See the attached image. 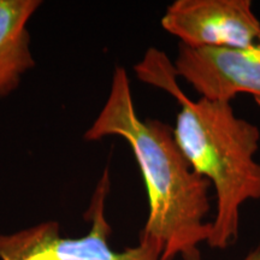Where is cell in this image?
Returning a JSON list of instances; mask_svg holds the SVG:
<instances>
[{"label": "cell", "mask_w": 260, "mask_h": 260, "mask_svg": "<svg viewBox=\"0 0 260 260\" xmlns=\"http://www.w3.org/2000/svg\"><path fill=\"white\" fill-rule=\"evenodd\" d=\"M39 0H0V98L9 95L35 65L28 22Z\"/></svg>", "instance_id": "8992f818"}, {"label": "cell", "mask_w": 260, "mask_h": 260, "mask_svg": "<svg viewBox=\"0 0 260 260\" xmlns=\"http://www.w3.org/2000/svg\"><path fill=\"white\" fill-rule=\"evenodd\" d=\"M161 27L191 48H246L260 38V21L251 0H176Z\"/></svg>", "instance_id": "277c9868"}, {"label": "cell", "mask_w": 260, "mask_h": 260, "mask_svg": "<svg viewBox=\"0 0 260 260\" xmlns=\"http://www.w3.org/2000/svg\"><path fill=\"white\" fill-rule=\"evenodd\" d=\"M174 68L200 94L216 102L230 103L237 94H249L260 104V38L246 48L180 45Z\"/></svg>", "instance_id": "5b68a950"}, {"label": "cell", "mask_w": 260, "mask_h": 260, "mask_svg": "<svg viewBox=\"0 0 260 260\" xmlns=\"http://www.w3.org/2000/svg\"><path fill=\"white\" fill-rule=\"evenodd\" d=\"M242 260H260V248L248 253V254H247Z\"/></svg>", "instance_id": "52a82bcc"}, {"label": "cell", "mask_w": 260, "mask_h": 260, "mask_svg": "<svg viewBox=\"0 0 260 260\" xmlns=\"http://www.w3.org/2000/svg\"><path fill=\"white\" fill-rule=\"evenodd\" d=\"M121 136L132 147L146 186L148 217L140 237L161 249L160 260H201L210 239L209 180L190 167L174 135L158 119H141L135 110L125 69L117 67L102 111L84 133L86 141Z\"/></svg>", "instance_id": "6da1fadb"}, {"label": "cell", "mask_w": 260, "mask_h": 260, "mask_svg": "<svg viewBox=\"0 0 260 260\" xmlns=\"http://www.w3.org/2000/svg\"><path fill=\"white\" fill-rule=\"evenodd\" d=\"M139 79L170 93L181 105L174 135L193 170L216 190L217 212L207 245L225 249L239 237L240 210L260 199V129L237 117L232 103L191 100L177 83L174 64L164 52L149 48L135 67Z\"/></svg>", "instance_id": "7a4b0ae2"}, {"label": "cell", "mask_w": 260, "mask_h": 260, "mask_svg": "<svg viewBox=\"0 0 260 260\" xmlns=\"http://www.w3.org/2000/svg\"><path fill=\"white\" fill-rule=\"evenodd\" d=\"M109 193L110 175L106 168L86 213V218L92 223L86 235L65 237L57 222L0 234V260H160V247L142 237L138 246L122 252L110 246L111 226L105 212Z\"/></svg>", "instance_id": "3957f363"}]
</instances>
